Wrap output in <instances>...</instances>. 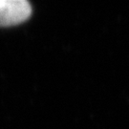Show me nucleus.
<instances>
[{
  "instance_id": "f257e3e1",
  "label": "nucleus",
  "mask_w": 129,
  "mask_h": 129,
  "mask_svg": "<svg viewBox=\"0 0 129 129\" xmlns=\"http://www.w3.org/2000/svg\"><path fill=\"white\" fill-rule=\"evenodd\" d=\"M31 14L32 7L25 0H0V27L22 23Z\"/></svg>"
}]
</instances>
